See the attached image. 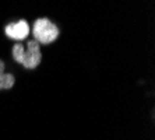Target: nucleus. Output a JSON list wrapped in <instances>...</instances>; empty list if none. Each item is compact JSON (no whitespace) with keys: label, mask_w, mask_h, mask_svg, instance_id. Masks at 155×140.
Here are the masks:
<instances>
[{"label":"nucleus","mask_w":155,"mask_h":140,"mask_svg":"<svg viewBox=\"0 0 155 140\" xmlns=\"http://www.w3.org/2000/svg\"><path fill=\"white\" fill-rule=\"evenodd\" d=\"M11 55L17 63H20L28 70L36 69L42 60L41 46L35 39H31L27 42V49H24L21 43H15L11 49Z\"/></svg>","instance_id":"1"},{"label":"nucleus","mask_w":155,"mask_h":140,"mask_svg":"<svg viewBox=\"0 0 155 140\" xmlns=\"http://www.w3.org/2000/svg\"><path fill=\"white\" fill-rule=\"evenodd\" d=\"M4 32L10 39L24 41L29 35V24L25 20H20L18 22H11V24L6 25Z\"/></svg>","instance_id":"3"},{"label":"nucleus","mask_w":155,"mask_h":140,"mask_svg":"<svg viewBox=\"0 0 155 140\" xmlns=\"http://www.w3.org/2000/svg\"><path fill=\"white\" fill-rule=\"evenodd\" d=\"M15 79L11 73H4V62L0 59V90H10L14 87Z\"/></svg>","instance_id":"4"},{"label":"nucleus","mask_w":155,"mask_h":140,"mask_svg":"<svg viewBox=\"0 0 155 140\" xmlns=\"http://www.w3.org/2000/svg\"><path fill=\"white\" fill-rule=\"evenodd\" d=\"M32 34L34 38L38 43H43V45H49V43L54 42L59 36V28L58 25L52 22L49 18L41 17L35 20L32 27Z\"/></svg>","instance_id":"2"}]
</instances>
